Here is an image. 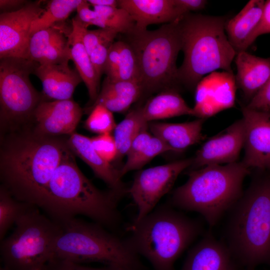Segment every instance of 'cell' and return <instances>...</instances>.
Segmentation results:
<instances>
[{"label":"cell","mask_w":270,"mask_h":270,"mask_svg":"<svg viewBox=\"0 0 270 270\" xmlns=\"http://www.w3.org/2000/svg\"><path fill=\"white\" fill-rule=\"evenodd\" d=\"M3 140L1 186L18 200L38 208L68 148L67 139L42 136L25 129L9 133Z\"/></svg>","instance_id":"cell-1"},{"label":"cell","mask_w":270,"mask_h":270,"mask_svg":"<svg viewBox=\"0 0 270 270\" xmlns=\"http://www.w3.org/2000/svg\"><path fill=\"white\" fill-rule=\"evenodd\" d=\"M121 198L110 190L97 188L80 171L68 146L38 208L56 222L82 214L113 228L120 221L117 206Z\"/></svg>","instance_id":"cell-2"},{"label":"cell","mask_w":270,"mask_h":270,"mask_svg":"<svg viewBox=\"0 0 270 270\" xmlns=\"http://www.w3.org/2000/svg\"><path fill=\"white\" fill-rule=\"evenodd\" d=\"M254 170L226 228L230 252L251 266L270 261V169Z\"/></svg>","instance_id":"cell-3"},{"label":"cell","mask_w":270,"mask_h":270,"mask_svg":"<svg viewBox=\"0 0 270 270\" xmlns=\"http://www.w3.org/2000/svg\"><path fill=\"white\" fill-rule=\"evenodd\" d=\"M227 20L222 16L188 13L180 20L182 50L184 58L178 68L181 85L194 90L202 77L217 70L232 74L236 53L226 32Z\"/></svg>","instance_id":"cell-4"},{"label":"cell","mask_w":270,"mask_h":270,"mask_svg":"<svg viewBox=\"0 0 270 270\" xmlns=\"http://www.w3.org/2000/svg\"><path fill=\"white\" fill-rule=\"evenodd\" d=\"M250 170L242 161L190 170L188 180L173 192L170 204L198 212L212 226L242 196Z\"/></svg>","instance_id":"cell-5"},{"label":"cell","mask_w":270,"mask_h":270,"mask_svg":"<svg viewBox=\"0 0 270 270\" xmlns=\"http://www.w3.org/2000/svg\"><path fill=\"white\" fill-rule=\"evenodd\" d=\"M126 239L131 248L145 257L154 270H172L176 260L201 231L200 224L170 206L152 210L134 222Z\"/></svg>","instance_id":"cell-6"},{"label":"cell","mask_w":270,"mask_h":270,"mask_svg":"<svg viewBox=\"0 0 270 270\" xmlns=\"http://www.w3.org/2000/svg\"><path fill=\"white\" fill-rule=\"evenodd\" d=\"M57 222L61 230L52 258L80 264L101 262L120 270H142L138 255L126 240L106 231L102 225L76 218Z\"/></svg>","instance_id":"cell-7"},{"label":"cell","mask_w":270,"mask_h":270,"mask_svg":"<svg viewBox=\"0 0 270 270\" xmlns=\"http://www.w3.org/2000/svg\"><path fill=\"white\" fill-rule=\"evenodd\" d=\"M181 19L155 30L134 31L126 35V41L138 58L143 94L167 90H178L181 86L176 66L177 57L182 50Z\"/></svg>","instance_id":"cell-8"},{"label":"cell","mask_w":270,"mask_h":270,"mask_svg":"<svg viewBox=\"0 0 270 270\" xmlns=\"http://www.w3.org/2000/svg\"><path fill=\"white\" fill-rule=\"evenodd\" d=\"M30 205L16 221L12 232L1 240L4 270H42L52 258L60 225Z\"/></svg>","instance_id":"cell-9"},{"label":"cell","mask_w":270,"mask_h":270,"mask_svg":"<svg viewBox=\"0 0 270 270\" xmlns=\"http://www.w3.org/2000/svg\"><path fill=\"white\" fill-rule=\"evenodd\" d=\"M0 60L1 130L10 133L28 128L36 108L46 100L30 79L40 64L24 58Z\"/></svg>","instance_id":"cell-10"},{"label":"cell","mask_w":270,"mask_h":270,"mask_svg":"<svg viewBox=\"0 0 270 270\" xmlns=\"http://www.w3.org/2000/svg\"><path fill=\"white\" fill-rule=\"evenodd\" d=\"M192 158L176 160L139 171L128 192L138 208L137 222L152 212L172 188L179 174L189 168Z\"/></svg>","instance_id":"cell-11"},{"label":"cell","mask_w":270,"mask_h":270,"mask_svg":"<svg viewBox=\"0 0 270 270\" xmlns=\"http://www.w3.org/2000/svg\"><path fill=\"white\" fill-rule=\"evenodd\" d=\"M42 1L28 2L20 9L0 14V58L28 59L32 23L44 10Z\"/></svg>","instance_id":"cell-12"},{"label":"cell","mask_w":270,"mask_h":270,"mask_svg":"<svg viewBox=\"0 0 270 270\" xmlns=\"http://www.w3.org/2000/svg\"><path fill=\"white\" fill-rule=\"evenodd\" d=\"M83 110L72 99L42 102L36 108L28 128L46 136L59 137L74 132Z\"/></svg>","instance_id":"cell-13"},{"label":"cell","mask_w":270,"mask_h":270,"mask_svg":"<svg viewBox=\"0 0 270 270\" xmlns=\"http://www.w3.org/2000/svg\"><path fill=\"white\" fill-rule=\"evenodd\" d=\"M244 124L242 118L204 143L192 158L190 170L237 162L244 148Z\"/></svg>","instance_id":"cell-14"},{"label":"cell","mask_w":270,"mask_h":270,"mask_svg":"<svg viewBox=\"0 0 270 270\" xmlns=\"http://www.w3.org/2000/svg\"><path fill=\"white\" fill-rule=\"evenodd\" d=\"M245 127L242 162L249 168L270 169V112L258 111L242 105Z\"/></svg>","instance_id":"cell-15"},{"label":"cell","mask_w":270,"mask_h":270,"mask_svg":"<svg viewBox=\"0 0 270 270\" xmlns=\"http://www.w3.org/2000/svg\"><path fill=\"white\" fill-rule=\"evenodd\" d=\"M118 6L131 16L136 32L146 30L150 24L176 22L187 14L174 0H118Z\"/></svg>","instance_id":"cell-16"},{"label":"cell","mask_w":270,"mask_h":270,"mask_svg":"<svg viewBox=\"0 0 270 270\" xmlns=\"http://www.w3.org/2000/svg\"><path fill=\"white\" fill-rule=\"evenodd\" d=\"M66 143L73 154L84 162L95 176L106 184L109 190L122 198L128 192L122 180L120 169L104 160L97 153L90 138L74 132L69 136Z\"/></svg>","instance_id":"cell-17"},{"label":"cell","mask_w":270,"mask_h":270,"mask_svg":"<svg viewBox=\"0 0 270 270\" xmlns=\"http://www.w3.org/2000/svg\"><path fill=\"white\" fill-rule=\"evenodd\" d=\"M28 59L40 65L71 60L68 36L55 26L34 32L30 40Z\"/></svg>","instance_id":"cell-18"},{"label":"cell","mask_w":270,"mask_h":270,"mask_svg":"<svg viewBox=\"0 0 270 270\" xmlns=\"http://www.w3.org/2000/svg\"><path fill=\"white\" fill-rule=\"evenodd\" d=\"M34 74L41 81L46 99L53 100H71L76 87L82 81L68 62L39 65Z\"/></svg>","instance_id":"cell-19"},{"label":"cell","mask_w":270,"mask_h":270,"mask_svg":"<svg viewBox=\"0 0 270 270\" xmlns=\"http://www.w3.org/2000/svg\"><path fill=\"white\" fill-rule=\"evenodd\" d=\"M226 244L208 234L190 250L182 270H233Z\"/></svg>","instance_id":"cell-20"},{"label":"cell","mask_w":270,"mask_h":270,"mask_svg":"<svg viewBox=\"0 0 270 270\" xmlns=\"http://www.w3.org/2000/svg\"><path fill=\"white\" fill-rule=\"evenodd\" d=\"M236 80L248 103L270 78V58L256 56L245 51L236 54Z\"/></svg>","instance_id":"cell-21"},{"label":"cell","mask_w":270,"mask_h":270,"mask_svg":"<svg viewBox=\"0 0 270 270\" xmlns=\"http://www.w3.org/2000/svg\"><path fill=\"white\" fill-rule=\"evenodd\" d=\"M88 28L75 17L72 20V30L68 35L72 60L82 82L87 88L90 102L87 108L96 101L100 90V80L98 79L84 44V36Z\"/></svg>","instance_id":"cell-22"},{"label":"cell","mask_w":270,"mask_h":270,"mask_svg":"<svg viewBox=\"0 0 270 270\" xmlns=\"http://www.w3.org/2000/svg\"><path fill=\"white\" fill-rule=\"evenodd\" d=\"M204 119L202 118L180 123L149 122L148 130L170 148L172 152H181L200 142Z\"/></svg>","instance_id":"cell-23"},{"label":"cell","mask_w":270,"mask_h":270,"mask_svg":"<svg viewBox=\"0 0 270 270\" xmlns=\"http://www.w3.org/2000/svg\"><path fill=\"white\" fill-rule=\"evenodd\" d=\"M143 95L139 82L136 80H111L104 78L98 96L85 112L90 114L96 105L101 104L112 112H124Z\"/></svg>","instance_id":"cell-24"},{"label":"cell","mask_w":270,"mask_h":270,"mask_svg":"<svg viewBox=\"0 0 270 270\" xmlns=\"http://www.w3.org/2000/svg\"><path fill=\"white\" fill-rule=\"evenodd\" d=\"M264 4V0H250L236 16L227 20L226 34L236 54L246 50L248 39L262 18Z\"/></svg>","instance_id":"cell-25"},{"label":"cell","mask_w":270,"mask_h":270,"mask_svg":"<svg viewBox=\"0 0 270 270\" xmlns=\"http://www.w3.org/2000/svg\"><path fill=\"white\" fill-rule=\"evenodd\" d=\"M141 110L148 122L183 115L197 116L194 109L190 107L175 90L160 92L141 106Z\"/></svg>","instance_id":"cell-26"},{"label":"cell","mask_w":270,"mask_h":270,"mask_svg":"<svg viewBox=\"0 0 270 270\" xmlns=\"http://www.w3.org/2000/svg\"><path fill=\"white\" fill-rule=\"evenodd\" d=\"M148 123L144 119L140 106L130 111L116 124L113 135L117 148L116 159L126 156L134 138L144 128L148 127Z\"/></svg>","instance_id":"cell-27"},{"label":"cell","mask_w":270,"mask_h":270,"mask_svg":"<svg viewBox=\"0 0 270 270\" xmlns=\"http://www.w3.org/2000/svg\"><path fill=\"white\" fill-rule=\"evenodd\" d=\"M82 0H52L48 2L46 8L40 16L32 23L30 33L54 26L58 22L68 18L70 14L76 10Z\"/></svg>","instance_id":"cell-28"},{"label":"cell","mask_w":270,"mask_h":270,"mask_svg":"<svg viewBox=\"0 0 270 270\" xmlns=\"http://www.w3.org/2000/svg\"><path fill=\"white\" fill-rule=\"evenodd\" d=\"M100 16L102 28L128 35L134 32L135 22L130 14L120 7L93 6Z\"/></svg>","instance_id":"cell-29"},{"label":"cell","mask_w":270,"mask_h":270,"mask_svg":"<svg viewBox=\"0 0 270 270\" xmlns=\"http://www.w3.org/2000/svg\"><path fill=\"white\" fill-rule=\"evenodd\" d=\"M32 204L20 202L2 186L0 188V239Z\"/></svg>","instance_id":"cell-30"},{"label":"cell","mask_w":270,"mask_h":270,"mask_svg":"<svg viewBox=\"0 0 270 270\" xmlns=\"http://www.w3.org/2000/svg\"><path fill=\"white\" fill-rule=\"evenodd\" d=\"M169 151L172 150L161 140L152 135L132 159L126 160L120 169L122 176L129 172L142 168L156 156Z\"/></svg>","instance_id":"cell-31"},{"label":"cell","mask_w":270,"mask_h":270,"mask_svg":"<svg viewBox=\"0 0 270 270\" xmlns=\"http://www.w3.org/2000/svg\"><path fill=\"white\" fill-rule=\"evenodd\" d=\"M140 70L136 53L130 44L122 40L120 58L114 73L109 80H136L139 82Z\"/></svg>","instance_id":"cell-32"},{"label":"cell","mask_w":270,"mask_h":270,"mask_svg":"<svg viewBox=\"0 0 270 270\" xmlns=\"http://www.w3.org/2000/svg\"><path fill=\"white\" fill-rule=\"evenodd\" d=\"M116 126L112 112L101 104L92 109L84 122L86 129L98 134L110 133Z\"/></svg>","instance_id":"cell-33"},{"label":"cell","mask_w":270,"mask_h":270,"mask_svg":"<svg viewBox=\"0 0 270 270\" xmlns=\"http://www.w3.org/2000/svg\"><path fill=\"white\" fill-rule=\"evenodd\" d=\"M90 138L94 148L104 160L111 163L116 159L117 148L110 133L98 134Z\"/></svg>","instance_id":"cell-34"},{"label":"cell","mask_w":270,"mask_h":270,"mask_svg":"<svg viewBox=\"0 0 270 270\" xmlns=\"http://www.w3.org/2000/svg\"><path fill=\"white\" fill-rule=\"evenodd\" d=\"M118 34L117 32L108 29L88 30L84 36V44L88 55L100 44L108 41L114 42Z\"/></svg>","instance_id":"cell-35"},{"label":"cell","mask_w":270,"mask_h":270,"mask_svg":"<svg viewBox=\"0 0 270 270\" xmlns=\"http://www.w3.org/2000/svg\"><path fill=\"white\" fill-rule=\"evenodd\" d=\"M114 42L108 41L100 44L90 55L91 62L100 80L104 72L109 49Z\"/></svg>","instance_id":"cell-36"},{"label":"cell","mask_w":270,"mask_h":270,"mask_svg":"<svg viewBox=\"0 0 270 270\" xmlns=\"http://www.w3.org/2000/svg\"><path fill=\"white\" fill-rule=\"evenodd\" d=\"M42 270H120L106 266L102 268H90L81 265L80 263L56 258H52Z\"/></svg>","instance_id":"cell-37"},{"label":"cell","mask_w":270,"mask_h":270,"mask_svg":"<svg viewBox=\"0 0 270 270\" xmlns=\"http://www.w3.org/2000/svg\"><path fill=\"white\" fill-rule=\"evenodd\" d=\"M246 106L255 110L270 112V78Z\"/></svg>","instance_id":"cell-38"},{"label":"cell","mask_w":270,"mask_h":270,"mask_svg":"<svg viewBox=\"0 0 270 270\" xmlns=\"http://www.w3.org/2000/svg\"><path fill=\"white\" fill-rule=\"evenodd\" d=\"M270 32V0L265 2L262 18L248 39L247 48L260 36Z\"/></svg>","instance_id":"cell-39"},{"label":"cell","mask_w":270,"mask_h":270,"mask_svg":"<svg viewBox=\"0 0 270 270\" xmlns=\"http://www.w3.org/2000/svg\"><path fill=\"white\" fill-rule=\"evenodd\" d=\"M174 2L186 14L201 10L208 3L206 0H174Z\"/></svg>","instance_id":"cell-40"},{"label":"cell","mask_w":270,"mask_h":270,"mask_svg":"<svg viewBox=\"0 0 270 270\" xmlns=\"http://www.w3.org/2000/svg\"><path fill=\"white\" fill-rule=\"evenodd\" d=\"M28 2L24 0H0L1 13L18 10L24 7Z\"/></svg>","instance_id":"cell-41"},{"label":"cell","mask_w":270,"mask_h":270,"mask_svg":"<svg viewBox=\"0 0 270 270\" xmlns=\"http://www.w3.org/2000/svg\"><path fill=\"white\" fill-rule=\"evenodd\" d=\"M90 6H93L118 7V0H88Z\"/></svg>","instance_id":"cell-42"},{"label":"cell","mask_w":270,"mask_h":270,"mask_svg":"<svg viewBox=\"0 0 270 270\" xmlns=\"http://www.w3.org/2000/svg\"><path fill=\"white\" fill-rule=\"evenodd\" d=\"M0 270H4L2 267H0Z\"/></svg>","instance_id":"cell-43"},{"label":"cell","mask_w":270,"mask_h":270,"mask_svg":"<svg viewBox=\"0 0 270 270\" xmlns=\"http://www.w3.org/2000/svg\"></svg>","instance_id":"cell-44"}]
</instances>
